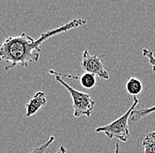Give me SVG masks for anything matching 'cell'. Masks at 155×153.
Wrapping results in <instances>:
<instances>
[{
  "label": "cell",
  "mask_w": 155,
  "mask_h": 153,
  "mask_svg": "<svg viewBox=\"0 0 155 153\" xmlns=\"http://www.w3.org/2000/svg\"><path fill=\"white\" fill-rule=\"evenodd\" d=\"M125 87L127 93L134 97L140 94L143 90V85L141 81L137 77H130L126 83Z\"/></svg>",
  "instance_id": "6"
},
{
  "label": "cell",
  "mask_w": 155,
  "mask_h": 153,
  "mask_svg": "<svg viewBox=\"0 0 155 153\" xmlns=\"http://www.w3.org/2000/svg\"><path fill=\"white\" fill-rule=\"evenodd\" d=\"M48 72L52 75H55L56 80L69 92L70 95L72 99L73 116L76 118H79L80 116L83 115L87 117H91L95 106V101L92 99L90 94L74 89L73 87L68 85L64 80H63L60 77V75L55 72L54 70H49Z\"/></svg>",
  "instance_id": "3"
},
{
  "label": "cell",
  "mask_w": 155,
  "mask_h": 153,
  "mask_svg": "<svg viewBox=\"0 0 155 153\" xmlns=\"http://www.w3.org/2000/svg\"><path fill=\"white\" fill-rule=\"evenodd\" d=\"M55 153H67V150L62 145V146H60V148Z\"/></svg>",
  "instance_id": "12"
},
{
  "label": "cell",
  "mask_w": 155,
  "mask_h": 153,
  "mask_svg": "<svg viewBox=\"0 0 155 153\" xmlns=\"http://www.w3.org/2000/svg\"><path fill=\"white\" fill-rule=\"evenodd\" d=\"M54 141H55V136L51 135V136L49 137V139H48V141H47L45 144L40 145V146L37 147V148L33 149V150H32V151H31L29 153H45L46 150L48 149V147H49L51 144H53V142H54Z\"/></svg>",
  "instance_id": "11"
},
{
  "label": "cell",
  "mask_w": 155,
  "mask_h": 153,
  "mask_svg": "<svg viewBox=\"0 0 155 153\" xmlns=\"http://www.w3.org/2000/svg\"><path fill=\"white\" fill-rule=\"evenodd\" d=\"M95 76H96L95 75H94L92 73L85 72L79 78L81 86L86 89H93L96 85V77Z\"/></svg>",
  "instance_id": "9"
},
{
  "label": "cell",
  "mask_w": 155,
  "mask_h": 153,
  "mask_svg": "<svg viewBox=\"0 0 155 153\" xmlns=\"http://www.w3.org/2000/svg\"><path fill=\"white\" fill-rule=\"evenodd\" d=\"M142 146L144 148V153H155V130L145 135Z\"/></svg>",
  "instance_id": "7"
},
{
  "label": "cell",
  "mask_w": 155,
  "mask_h": 153,
  "mask_svg": "<svg viewBox=\"0 0 155 153\" xmlns=\"http://www.w3.org/2000/svg\"><path fill=\"white\" fill-rule=\"evenodd\" d=\"M155 112V105H153L151 107H147V108H142V109H135L133 110V112L131 113L130 120L131 122H137L140 119L146 117L148 115H150L152 113Z\"/></svg>",
  "instance_id": "8"
},
{
  "label": "cell",
  "mask_w": 155,
  "mask_h": 153,
  "mask_svg": "<svg viewBox=\"0 0 155 153\" xmlns=\"http://www.w3.org/2000/svg\"><path fill=\"white\" fill-rule=\"evenodd\" d=\"M47 105L46 95L42 92H37L32 99L26 104V116L31 117L35 115L39 110Z\"/></svg>",
  "instance_id": "5"
},
{
  "label": "cell",
  "mask_w": 155,
  "mask_h": 153,
  "mask_svg": "<svg viewBox=\"0 0 155 153\" xmlns=\"http://www.w3.org/2000/svg\"><path fill=\"white\" fill-rule=\"evenodd\" d=\"M142 53H143V56L148 59L149 63L152 65L153 71L155 72V57H154V55H153V51L151 48H143Z\"/></svg>",
  "instance_id": "10"
},
{
  "label": "cell",
  "mask_w": 155,
  "mask_h": 153,
  "mask_svg": "<svg viewBox=\"0 0 155 153\" xmlns=\"http://www.w3.org/2000/svg\"><path fill=\"white\" fill-rule=\"evenodd\" d=\"M114 153H120V146H119V143L116 142V145H115V152Z\"/></svg>",
  "instance_id": "13"
},
{
  "label": "cell",
  "mask_w": 155,
  "mask_h": 153,
  "mask_svg": "<svg viewBox=\"0 0 155 153\" xmlns=\"http://www.w3.org/2000/svg\"><path fill=\"white\" fill-rule=\"evenodd\" d=\"M138 103H139V99L137 97H134L133 104L124 115L108 124L102 127H98L95 129V132L97 133L102 132L110 139L116 138L124 143H126L130 137V130H129V119L130 118L131 113L133 112V110H135Z\"/></svg>",
  "instance_id": "2"
},
{
  "label": "cell",
  "mask_w": 155,
  "mask_h": 153,
  "mask_svg": "<svg viewBox=\"0 0 155 153\" xmlns=\"http://www.w3.org/2000/svg\"><path fill=\"white\" fill-rule=\"evenodd\" d=\"M81 67L85 72L92 73L105 80L109 78V74L101 62V57L97 55H91L87 49L83 52Z\"/></svg>",
  "instance_id": "4"
},
{
  "label": "cell",
  "mask_w": 155,
  "mask_h": 153,
  "mask_svg": "<svg viewBox=\"0 0 155 153\" xmlns=\"http://www.w3.org/2000/svg\"><path fill=\"white\" fill-rule=\"evenodd\" d=\"M87 23L83 19H74L64 26L47 31L41 34L37 40L21 33L16 36H9L0 44V60L7 63L5 67L9 70L18 65L28 67L31 63H37L41 52L40 46L49 38L82 27Z\"/></svg>",
  "instance_id": "1"
}]
</instances>
